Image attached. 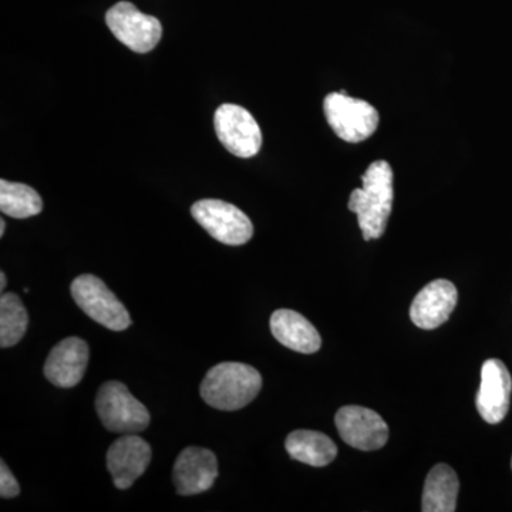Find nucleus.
Masks as SVG:
<instances>
[{"instance_id":"obj_1","label":"nucleus","mask_w":512,"mask_h":512,"mask_svg":"<svg viewBox=\"0 0 512 512\" xmlns=\"http://www.w3.org/2000/svg\"><path fill=\"white\" fill-rule=\"evenodd\" d=\"M362 188L352 191L349 210L357 215V224L365 241L379 239L386 231L394 201V174L387 161L377 160L362 175Z\"/></svg>"},{"instance_id":"obj_2","label":"nucleus","mask_w":512,"mask_h":512,"mask_svg":"<svg viewBox=\"0 0 512 512\" xmlns=\"http://www.w3.org/2000/svg\"><path fill=\"white\" fill-rule=\"evenodd\" d=\"M261 387L262 376L255 367L224 362L208 370L200 393L204 402L214 409L235 412L255 400Z\"/></svg>"},{"instance_id":"obj_3","label":"nucleus","mask_w":512,"mask_h":512,"mask_svg":"<svg viewBox=\"0 0 512 512\" xmlns=\"http://www.w3.org/2000/svg\"><path fill=\"white\" fill-rule=\"evenodd\" d=\"M323 111L333 133L346 143H363L379 127V111L365 100L348 96L345 90L328 94Z\"/></svg>"},{"instance_id":"obj_4","label":"nucleus","mask_w":512,"mask_h":512,"mask_svg":"<svg viewBox=\"0 0 512 512\" xmlns=\"http://www.w3.org/2000/svg\"><path fill=\"white\" fill-rule=\"evenodd\" d=\"M96 412L111 433L136 434L147 429L150 413L127 389L126 384L110 380L100 387Z\"/></svg>"},{"instance_id":"obj_5","label":"nucleus","mask_w":512,"mask_h":512,"mask_svg":"<svg viewBox=\"0 0 512 512\" xmlns=\"http://www.w3.org/2000/svg\"><path fill=\"white\" fill-rule=\"evenodd\" d=\"M70 292L77 306L104 328L121 332L131 325L126 306L97 276H77L72 282Z\"/></svg>"},{"instance_id":"obj_6","label":"nucleus","mask_w":512,"mask_h":512,"mask_svg":"<svg viewBox=\"0 0 512 512\" xmlns=\"http://www.w3.org/2000/svg\"><path fill=\"white\" fill-rule=\"evenodd\" d=\"M191 215L212 238L239 247L254 235V225L245 212L221 200H201L191 207Z\"/></svg>"},{"instance_id":"obj_7","label":"nucleus","mask_w":512,"mask_h":512,"mask_svg":"<svg viewBox=\"0 0 512 512\" xmlns=\"http://www.w3.org/2000/svg\"><path fill=\"white\" fill-rule=\"evenodd\" d=\"M106 23L119 42L137 53H148L163 36V26L154 16L140 12L130 2H119L106 13Z\"/></svg>"},{"instance_id":"obj_8","label":"nucleus","mask_w":512,"mask_h":512,"mask_svg":"<svg viewBox=\"0 0 512 512\" xmlns=\"http://www.w3.org/2000/svg\"><path fill=\"white\" fill-rule=\"evenodd\" d=\"M215 133L222 146L239 158H251L261 150L262 133L251 113L238 104H222L215 111Z\"/></svg>"},{"instance_id":"obj_9","label":"nucleus","mask_w":512,"mask_h":512,"mask_svg":"<svg viewBox=\"0 0 512 512\" xmlns=\"http://www.w3.org/2000/svg\"><path fill=\"white\" fill-rule=\"evenodd\" d=\"M336 427L342 440L362 451H375L386 446L389 427L373 410L362 406H345L336 413Z\"/></svg>"},{"instance_id":"obj_10","label":"nucleus","mask_w":512,"mask_h":512,"mask_svg":"<svg viewBox=\"0 0 512 512\" xmlns=\"http://www.w3.org/2000/svg\"><path fill=\"white\" fill-rule=\"evenodd\" d=\"M512 379L501 360L488 359L481 369V384L476 397L478 413L488 424L501 423L510 410Z\"/></svg>"},{"instance_id":"obj_11","label":"nucleus","mask_w":512,"mask_h":512,"mask_svg":"<svg viewBox=\"0 0 512 512\" xmlns=\"http://www.w3.org/2000/svg\"><path fill=\"white\" fill-rule=\"evenodd\" d=\"M151 447L136 434H126L107 451V468L119 490H127L146 473L151 461Z\"/></svg>"},{"instance_id":"obj_12","label":"nucleus","mask_w":512,"mask_h":512,"mask_svg":"<svg viewBox=\"0 0 512 512\" xmlns=\"http://www.w3.org/2000/svg\"><path fill=\"white\" fill-rule=\"evenodd\" d=\"M218 477V460L211 450L187 447L174 464V485L180 495H197L210 490Z\"/></svg>"},{"instance_id":"obj_13","label":"nucleus","mask_w":512,"mask_h":512,"mask_svg":"<svg viewBox=\"0 0 512 512\" xmlns=\"http://www.w3.org/2000/svg\"><path fill=\"white\" fill-rule=\"evenodd\" d=\"M456 285L447 279H436L424 286L410 306V319L417 328L433 330L446 323L456 308Z\"/></svg>"},{"instance_id":"obj_14","label":"nucleus","mask_w":512,"mask_h":512,"mask_svg":"<svg viewBox=\"0 0 512 512\" xmlns=\"http://www.w3.org/2000/svg\"><path fill=\"white\" fill-rule=\"evenodd\" d=\"M89 356V345L83 339L73 336L62 340L47 356L46 379L63 389L77 386L86 375Z\"/></svg>"},{"instance_id":"obj_15","label":"nucleus","mask_w":512,"mask_h":512,"mask_svg":"<svg viewBox=\"0 0 512 512\" xmlns=\"http://www.w3.org/2000/svg\"><path fill=\"white\" fill-rule=\"evenodd\" d=\"M271 332L285 348L312 355L322 346V339L315 326L305 316L289 309H279L271 316Z\"/></svg>"},{"instance_id":"obj_16","label":"nucleus","mask_w":512,"mask_h":512,"mask_svg":"<svg viewBox=\"0 0 512 512\" xmlns=\"http://www.w3.org/2000/svg\"><path fill=\"white\" fill-rule=\"evenodd\" d=\"M286 451L293 460L312 467H325L338 456V447L319 431L296 430L285 441Z\"/></svg>"},{"instance_id":"obj_17","label":"nucleus","mask_w":512,"mask_h":512,"mask_svg":"<svg viewBox=\"0 0 512 512\" xmlns=\"http://www.w3.org/2000/svg\"><path fill=\"white\" fill-rule=\"evenodd\" d=\"M458 488H460V483H458V477L453 468L446 464H437L426 478L421 511H456Z\"/></svg>"},{"instance_id":"obj_18","label":"nucleus","mask_w":512,"mask_h":512,"mask_svg":"<svg viewBox=\"0 0 512 512\" xmlns=\"http://www.w3.org/2000/svg\"><path fill=\"white\" fill-rule=\"evenodd\" d=\"M43 210L42 197L26 184L0 181V211L8 217L25 220Z\"/></svg>"},{"instance_id":"obj_19","label":"nucleus","mask_w":512,"mask_h":512,"mask_svg":"<svg viewBox=\"0 0 512 512\" xmlns=\"http://www.w3.org/2000/svg\"><path fill=\"white\" fill-rule=\"evenodd\" d=\"M29 326V315L16 293H3L0 298V346L18 345Z\"/></svg>"},{"instance_id":"obj_20","label":"nucleus","mask_w":512,"mask_h":512,"mask_svg":"<svg viewBox=\"0 0 512 512\" xmlns=\"http://www.w3.org/2000/svg\"><path fill=\"white\" fill-rule=\"evenodd\" d=\"M20 494L18 480L10 473L5 461L0 463V495L2 498H15Z\"/></svg>"},{"instance_id":"obj_21","label":"nucleus","mask_w":512,"mask_h":512,"mask_svg":"<svg viewBox=\"0 0 512 512\" xmlns=\"http://www.w3.org/2000/svg\"><path fill=\"white\" fill-rule=\"evenodd\" d=\"M6 285H8V279H6L5 272H2V274H0V289L5 291Z\"/></svg>"},{"instance_id":"obj_22","label":"nucleus","mask_w":512,"mask_h":512,"mask_svg":"<svg viewBox=\"0 0 512 512\" xmlns=\"http://www.w3.org/2000/svg\"><path fill=\"white\" fill-rule=\"evenodd\" d=\"M5 229H6V222L5 220L0 221V237H3L5 235Z\"/></svg>"},{"instance_id":"obj_23","label":"nucleus","mask_w":512,"mask_h":512,"mask_svg":"<svg viewBox=\"0 0 512 512\" xmlns=\"http://www.w3.org/2000/svg\"><path fill=\"white\" fill-rule=\"evenodd\" d=\"M511 466H512V463H511Z\"/></svg>"}]
</instances>
